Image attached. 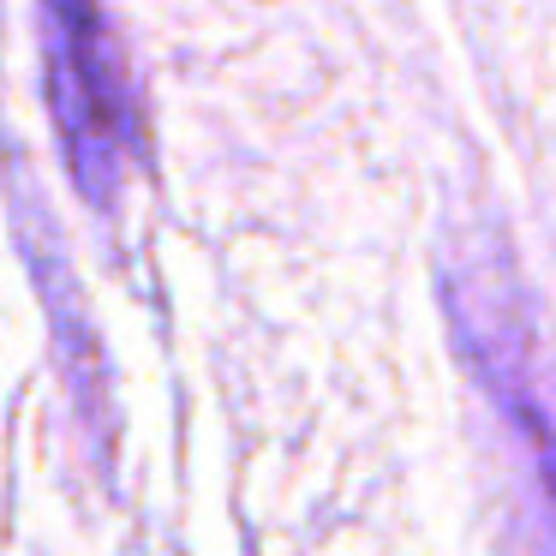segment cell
Wrapping results in <instances>:
<instances>
[{
    "instance_id": "cell-1",
    "label": "cell",
    "mask_w": 556,
    "mask_h": 556,
    "mask_svg": "<svg viewBox=\"0 0 556 556\" xmlns=\"http://www.w3.org/2000/svg\"><path fill=\"white\" fill-rule=\"evenodd\" d=\"M448 324L467 371L527 448V472L556 527V359H544L515 269L503 252H460L448 269Z\"/></svg>"
},
{
    "instance_id": "cell-2",
    "label": "cell",
    "mask_w": 556,
    "mask_h": 556,
    "mask_svg": "<svg viewBox=\"0 0 556 556\" xmlns=\"http://www.w3.org/2000/svg\"><path fill=\"white\" fill-rule=\"evenodd\" d=\"M42 66H49V109L61 126L66 174L85 204L109 210L138 162L144 121L121 42L97 0H42Z\"/></svg>"
}]
</instances>
